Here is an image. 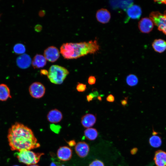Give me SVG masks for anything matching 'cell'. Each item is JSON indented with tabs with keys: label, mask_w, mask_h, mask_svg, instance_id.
Returning a JSON list of instances; mask_svg holds the SVG:
<instances>
[{
	"label": "cell",
	"mask_w": 166,
	"mask_h": 166,
	"mask_svg": "<svg viewBox=\"0 0 166 166\" xmlns=\"http://www.w3.org/2000/svg\"><path fill=\"white\" fill-rule=\"evenodd\" d=\"M7 138L12 151L30 150L40 146L32 130L18 122L15 123L9 129Z\"/></svg>",
	"instance_id": "obj_1"
},
{
	"label": "cell",
	"mask_w": 166,
	"mask_h": 166,
	"mask_svg": "<svg viewBox=\"0 0 166 166\" xmlns=\"http://www.w3.org/2000/svg\"><path fill=\"white\" fill-rule=\"evenodd\" d=\"M154 160L156 166H166V152L161 150L157 151Z\"/></svg>",
	"instance_id": "obj_16"
},
{
	"label": "cell",
	"mask_w": 166,
	"mask_h": 166,
	"mask_svg": "<svg viewBox=\"0 0 166 166\" xmlns=\"http://www.w3.org/2000/svg\"><path fill=\"white\" fill-rule=\"evenodd\" d=\"M152 46L155 51L162 53L166 49V42L162 39H156L153 42Z\"/></svg>",
	"instance_id": "obj_18"
},
{
	"label": "cell",
	"mask_w": 166,
	"mask_h": 166,
	"mask_svg": "<svg viewBox=\"0 0 166 166\" xmlns=\"http://www.w3.org/2000/svg\"><path fill=\"white\" fill-rule=\"evenodd\" d=\"M31 59L27 54H23L18 57L16 60L17 65L19 68L25 69L29 67L31 63Z\"/></svg>",
	"instance_id": "obj_15"
},
{
	"label": "cell",
	"mask_w": 166,
	"mask_h": 166,
	"mask_svg": "<svg viewBox=\"0 0 166 166\" xmlns=\"http://www.w3.org/2000/svg\"><path fill=\"white\" fill-rule=\"evenodd\" d=\"M57 157L60 160L62 161H67L71 158L72 150L68 146H61L57 150Z\"/></svg>",
	"instance_id": "obj_9"
},
{
	"label": "cell",
	"mask_w": 166,
	"mask_h": 166,
	"mask_svg": "<svg viewBox=\"0 0 166 166\" xmlns=\"http://www.w3.org/2000/svg\"><path fill=\"white\" fill-rule=\"evenodd\" d=\"M11 96L9 88L6 84H0V101H4L7 100Z\"/></svg>",
	"instance_id": "obj_19"
},
{
	"label": "cell",
	"mask_w": 166,
	"mask_h": 166,
	"mask_svg": "<svg viewBox=\"0 0 166 166\" xmlns=\"http://www.w3.org/2000/svg\"><path fill=\"white\" fill-rule=\"evenodd\" d=\"M111 17L110 12L106 9H101L98 10L96 13L97 20L99 22L102 24L108 23Z\"/></svg>",
	"instance_id": "obj_11"
},
{
	"label": "cell",
	"mask_w": 166,
	"mask_h": 166,
	"mask_svg": "<svg viewBox=\"0 0 166 166\" xmlns=\"http://www.w3.org/2000/svg\"><path fill=\"white\" fill-rule=\"evenodd\" d=\"M96 120L97 117L95 115L88 113L82 117L81 123L84 127L88 128L93 126L96 123Z\"/></svg>",
	"instance_id": "obj_14"
},
{
	"label": "cell",
	"mask_w": 166,
	"mask_h": 166,
	"mask_svg": "<svg viewBox=\"0 0 166 166\" xmlns=\"http://www.w3.org/2000/svg\"><path fill=\"white\" fill-rule=\"evenodd\" d=\"M75 144V142L73 140H72L69 142V144L71 146L74 145Z\"/></svg>",
	"instance_id": "obj_35"
},
{
	"label": "cell",
	"mask_w": 166,
	"mask_h": 166,
	"mask_svg": "<svg viewBox=\"0 0 166 166\" xmlns=\"http://www.w3.org/2000/svg\"><path fill=\"white\" fill-rule=\"evenodd\" d=\"M42 28V26L39 25H37L35 27V30L37 32H39L41 31Z\"/></svg>",
	"instance_id": "obj_32"
},
{
	"label": "cell",
	"mask_w": 166,
	"mask_h": 166,
	"mask_svg": "<svg viewBox=\"0 0 166 166\" xmlns=\"http://www.w3.org/2000/svg\"><path fill=\"white\" fill-rule=\"evenodd\" d=\"M107 101L109 102H113L115 101V97L112 94L109 95L106 98Z\"/></svg>",
	"instance_id": "obj_28"
},
{
	"label": "cell",
	"mask_w": 166,
	"mask_h": 166,
	"mask_svg": "<svg viewBox=\"0 0 166 166\" xmlns=\"http://www.w3.org/2000/svg\"><path fill=\"white\" fill-rule=\"evenodd\" d=\"M100 46L97 40L88 42L66 43L60 48V53L67 59H76L89 54H94L98 52Z\"/></svg>",
	"instance_id": "obj_2"
},
{
	"label": "cell",
	"mask_w": 166,
	"mask_h": 166,
	"mask_svg": "<svg viewBox=\"0 0 166 166\" xmlns=\"http://www.w3.org/2000/svg\"><path fill=\"white\" fill-rule=\"evenodd\" d=\"M138 27L140 31L143 33H148L152 30L154 23L149 18H142L139 22Z\"/></svg>",
	"instance_id": "obj_7"
},
{
	"label": "cell",
	"mask_w": 166,
	"mask_h": 166,
	"mask_svg": "<svg viewBox=\"0 0 166 166\" xmlns=\"http://www.w3.org/2000/svg\"><path fill=\"white\" fill-rule=\"evenodd\" d=\"M69 71L65 68L58 65H52L49 68L47 77L52 83L61 84L69 74Z\"/></svg>",
	"instance_id": "obj_3"
},
{
	"label": "cell",
	"mask_w": 166,
	"mask_h": 166,
	"mask_svg": "<svg viewBox=\"0 0 166 166\" xmlns=\"http://www.w3.org/2000/svg\"><path fill=\"white\" fill-rule=\"evenodd\" d=\"M44 56L49 61L53 62L59 58L60 53L58 49L54 46H50L44 50Z\"/></svg>",
	"instance_id": "obj_8"
},
{
	"label": "cell",
	"mask_w": 166,
	"mask_h": 166,
	"mask_svg": "<svg viewBox=\"0 0 166 166\" xmlns=\"http://www.w3.org/2000/svg\"><path fill=\"white\" fill-rule=\"evenodd\" d=\"M75 150L76 154L79 157L84 158L88 155L89 147L88 144L85 142L80 141L76 145Z\"/></svg>",
	"instance_id": "obj_10"
},
{
	"label": "cell",
	"mask_w": 166,
	"mask_h": 166,
	"mask_svg": "<svg viewBox=\"0 0 166 166\" xmlns=\"http://www.w3.org/2000/svg\"><path fill=\"white\" fill-rule=\"evenodd\" d=\"M126 81L129 86L132 87L136 85L138 82L137 77L134 74H129L126 77Z\"/></svg>",
	"instance_id": "obj_22"
},
{
	"label": "cell",
	"mask_w": 166,
	"mask_h": 166,
	"mask_svg": "<svg viewBox=\"0 0 166 166\" xmlns=\"http://www.w3.org/2000/svg\"><path fill=\"white\" fill-rule=\"evenodd\" d=\"M28 166H39L37 164H33V165H28Z\"/></svg>",
	"instance_id": "obj_37"
},
{
	"label": "cell",
	"mask_w": 166,
	"mask_h": 166,
	"mask_svg": "<svg viewBox=\"0 0 166 166\" xmlns=\"http://www.w3.org/2000/svg\"><path fill=\"white\" fill-rule=\"evenodd\" d=\"M154 2L159 4H163L166 5V0H156Z\"/></svg>",
	"instance_id": "obj_33"
},
{
	"label": "cell",
	"mask_w": 166,
	"mask_h": 166,
	"mask_svg": "<svg viewBox=\"0 0 166 166\" xmlns=\"http://www.w3.org/2000/svg\"><path fill=\"white\" fill-rule=\"evenodd\" d=\"M43 153H36L30 150H24L15 153L19 161L28 165L35 164L39 161Z\"/></svg>",
	"instance_id": "obj_4"
},
{
	"label": "cell",
	"mask_w": 166,
	"mask_h": 166,
	"mask_svg": "<svg viewBox=\"0 0 166 166\" xmlns=\"http://www.w3.org/2000/svg\"><path fill=\"white\" fill-rule=\"evenodd\" d=\"M128 97H125L124 99L121 101V103L122 106H125L128 104Z\"/></svg>",
	"instance_id": "obj_30"
},
{
	"label": "cell",
	"mask_w": 166,
	"mask_h": 166,
	"mask_svg": "<svg viewBox=\"0 0 166 166\" xmlns=\"http://www.w3.org/2000/svg\"><path fill=\"white\" fill-rule=\"evenodd\" d=\"M30 95L35 98L39 99L44 95L45 88L44 86L39 82H34L32 83L29 88Z\"/></svg>",
	"instance_id": "obj_6"
},
{
	"label": "cell",
	"mask_w": 166,
	"mask_h": 166,
	"mask_svg": "<svg viewBox=\"0 0 166 166\" xmlns=\"http://www.w3.org/2000/svg\"><path fill=\"white\" fill-rule=\"evenodd\" d=\"M87 89L86 85L85 84L78 83L76 86L77 90L79 92H84Z\"/></svg>",
	"instance_id": "obj_24"
},
{
	"label": "cell",
	"mask_w": 166,
	"mask_h": 166,
	"mask_svg": "<svg viewBox=\"0 0 166 166\" xmlns=\"http://www.w3.org/2000/svg\"><path fill=\"white\" fill-rule=\"evenodd\" d=\"M153 136L149 139V142L150 145L154 148H158L161 145L162 141L161 137L156 135L157 133L155 132H153Z\"/></svg>",
	"instance_id": "obj_21"
},
{
	"label": "cell",
	"mask_w": 166,
	"mask_h": 166,
	"mask_svg": "<svg viewBox=\"0 0 166 166\" xmlns=\"http://www.w3.org/2000/svg\"><path fill=\"white\" fill-rule=\"evenodd\" d=\"M49 166H65L59 161H54L50 163Z\"/></svg>",
	"instance_id": "obj_29"
},
{
	"label": "cell",
	"mask_w": 166,
	"mask_h": 166,
	"mask_svg": "<svg viewBox=\"0 0 166 166\" xmlns=\"http://www.w3.org/2000/svg\"><path fill=\"white\" fill-rule=\"evenodd\" d=\"M142 10L140 7L136 5L130 6L127 10L128 17L133 19H137L140 18L142 14Z\"/></svg>",
	"instance_id": "obj_12"
},
{
	"label": "cell",
	"mask_w": 166,
	"mask_h": 166,
	"mask_svg": "<svg viewBox=\"0 0 166 166\" xmlns=\"http://www.w3.org/2000/svg\"><path fill=\"white\" fill-rule=\"evenodd\" d=\"M97 98L100 101H101L102 100V97L101 95H98L97 97Z\"/></svg>",
	"instance_id": "obj_36"
},
{
	"label": "cell",
	"mask_w": 166,
	"mask_h": 166,
	"mask_svg": "<svg viewBox=\"0 0 166 166\" xmlns=\"http://www.w3.org/2000/svg\"><path fill=\"white\" fill-rule=\"evenodd\" d=\"M19 166L17 165H14V166Z\"/></svg>",
	"instance_id": "obj_38"
},
{
	"label": "cell",
	"mask_w": 166,
	"mask_h": 166,
	"mask_svg": "<svg viewBox=\"0 0 166 166\" xmlns=\"http://www.w3.org/2000/svg\"><path fill=\"white\" fill-rule=\"evenodd\" d=\"M84 135L86 138L90 140H95L97 137L98 132L97 130L94 128H88L84 132Z\"/></svg>",
	"instance_id": "obj_20"
},
{
	"label": "cell",
	"mask_w": 166,
	"mask_h": 166,
	"mask_svg": "<svg viewBox=\"0 0 166 166\" xmlns=\"http://www.w3.org/2000/svg\"><path fill=\"white\" fill-rule=\"evenodd\" d=\"M137 151V149L136 148H132L131 151V153L132 154H135Z\"/></svg>",
	"instance_id": "obj_34"
},
{
	"label": "cell",
	"mask_w": 166,
	"mask_h": 166,
	"mask_svg": "<svg viewBox=\"0 0 166 166\" xmlns=\"http://www.w3.org/2000/svg\"><path fill=\"white\" fill-rule=\"evenodd\" d=\"M40 73L42 75L47 76L48 74V72L45 69H41L40 71Z\"/></svg>",
	"instance_id": "obj_31"
},
{
	"label": "cell",
	"mask_w": 166,
	"mask_h": 166,
	"mask_svg": "<svg viewBox=\"0 0 166 166\" xmlns=\"http://www.w3.org/2000/svg\"><path fill=\"white\" fill-rule=\"evenodd\" d=\"M95 98H96V97L93 92L89 93L86 96V100L89 102Z\"/></svg>",
	"instance_id": "obj_27"
},
{
	"label": "cell",
	"mask_w": 166,
	"mask_h": 166,
	"mask_svg": "<svg viewBox=\"0 0 166 166\" xmlns=\"http://www.w3.org/2000/svg\"><path fill=\"white\" fill-rule=\"evenodd\" d=\"M14 52L17 54H22L26 51V48L24 45L21 43L15 44L13 48Z\"/></svg>",
	"instance_id": "obj_23"
},
{
	"label": "cell",
	"mask_w": 166,
	"mask_h": 166,
	"mask_svg": "<svg viewBox=\"0 0 166 166\" xmlns=\"http://www.w3.org/2000/svg\"><path fill=\"white\" fill-rule=\"evenodd\" d=\"M89 166H105V165L102 161L96 159L90 164Z\"/></svg>",
	"instance_id": "obj_25"
},
{
	"label": "cell",
	"mask_w": 166,
	"mask_h": 166,
	"mask_svg": "<svg viewBox=\"0 0 166 166\" xmlns=\"http://www.w3.org/2000/svg\"><path fill=\"white\" fill-rule=\"evenodd\" d=\"M96 80V78L95 76H90L88 78V82L89 85H92L95 83Z\"/></svg>",
	"instance_id": "obj_26"
},
{
	"label": "cell",
	"mask_w": 166,
	"mask_h": 166,
	"mask_svg": "<svg viewBox=\"0 0 166 166\" xmlns=\"http://www.w3.org/2000/svg\"><path fill=\"white\" fill-rule=\"evenodd\" d=\"M46 61L43 55L37 54L33 58L32 61V66L34 69L42 68L46 64Z\"/></svg>",
	"instance_id": "obj_17"
},
{
	"label": "cell",
	"mask_w": 166,
	"mask_h": 166,
	"mask_svg": "<svg viewBox=\"0 0 166 166\" xmlns=\"http://www.w3.org/2000/svg\"><path fill=\"white\" fill-rule=\"evenodd\" d=\"M47 118L48 121L50 122L57 123L61 120L63 118V115L60 111L57 109H54L49 112Z\"/></svg>",
	"instance_id": "obj_13"
},
{
	"label": "cell",
	"mask_w": 166,
	"mask_h": 166,
	"mask_svg": "<svg viewBox=\"0 0 166 166\" xmlns=\"http://www.w3.org/2000/svg\"><path fill=\"white\" fill-rule=\"evenodd\" d=\"M149 18L158 29L166 35V10L163 14L158 11H153L150 13Z\"/></svg>",
	"instance_id": "obj_5"
}]
</instances>
